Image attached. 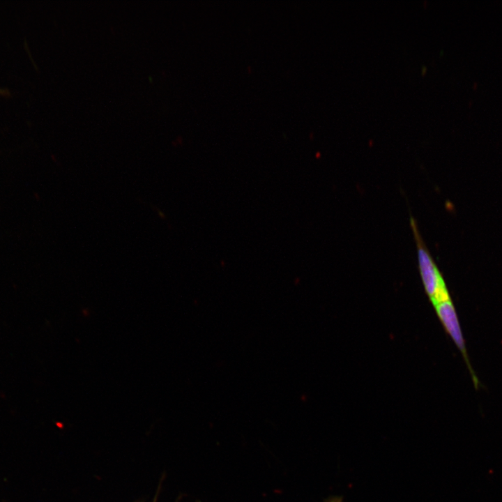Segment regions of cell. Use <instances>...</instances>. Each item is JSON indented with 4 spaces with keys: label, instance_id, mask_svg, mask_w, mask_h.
I'll return each instance as SVG.
<instances>
[{
    "label": "cell",
    "instance_id": "6da1fadb",
    "mask_svg": "<svg viewBox=\"0 0 502 502\" xmlns=\"http://www.w3.org/2000/svg\"><path fill=\"white\" fill-rule=\"evenodd\" d=\"M411 225L417 242L419 270L427 294L433 304L450 298L443 277L427 250L423 246L413 221Z\"/></svg>",
    "mask_w": 502,
    "mask_h": 502
},
{
    "label": "cell",
    "instance_id": "7a4b0ae2",
    "mask_svg": "<svg viewBox=\"0 0 502 502\" xmlns=\"http://www.w3.org/2000/svg\"><path fill=\"white\" fill-rule=\"evenodd\" d=\"M436 313L452 339L463 352L465 358L466 350L462 333L454 305L450 298L434 304Z\"/></svg>",
    "mask_w": 502,
    "mask_h": 502
}]
</instances>
